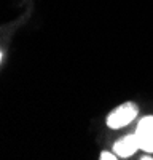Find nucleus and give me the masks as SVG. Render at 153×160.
Listing matches in <instances>:
<instances>
[{
	"instance_id": "4",
	"label": "nucleus",
	"mask_w": 153,
	"mask_h": 160,
	"mask_svg": "<svg viewBox=\"0 0 153 160\" xmlns=\"http://www.w3.org/2000/svg\"><path fill=\"white\" fill-rule=\"evenodd\" d=\"M115 154V152H113ZM112 152H107V151H104V152H100V155H99V158L100 160H115V158H118V157H115Z\"/></svg>"
},
{
	"instance_id": "2",
	"label": "nucleus",
	"mask_w": 153,
	"mask_h": 160,
	"mask_svg": "<svg viewBox=\"0 0 153 160\" xmlns=\"http://www.w3.org/2000/svg\"><path fill=\"white\" fill-rule=\"evenodd\" d=\"M136 136L139 139V148L145 152L153 154V115H145L139 120Z\"/></svg>"
},
{
	"instance_id": "1",
	"label": "nucleus",
	"mask_w": 153,
	"mask_h": 160,
	"mask_svg": "<svg viewBox=\"0 0 153 160\" xmlns=\"http://www.w3.org/2000/svg\"><path fill=\"white\" fill-rule=\"evenodd\" d=\"M137 106L134 102H123L115 111H112L107 117V127L112 130H118L129 125L137 117Z\"/></svg>"
},
{
	"instance_id": "3",
	"label": "nucleus",
	"mask_w": 153,
	"mask_h": 160,
	"mask_svg": "<svg viewBox=\"0 0 153 160\" xmlns=\"http://www.w3.org/2000/svg\"><path fill=\"white\" fill-rule=\"evenodd\" d=\"M140 149L139 148V139L136 136V133H132V135H126L123 136L121 139H118L117 142L113 144V152L115 155L118 157H131L132 154H136V151Z\"/></svg>"
},
{
	"instance_id": "5",
	"label": "nucleus",
	"mask_w": 153,
	"mask_h": 160,
	"mask_svg": "<svg viewBox=\"0 0 153 160\" xmlns=\"http://www.w3.org/2000/svg\"><path fill=\"white\" fill-rule=\"evenodd\" d=\"M142 160H150V158H153V157H150V155H144V157H140Z\"/></svg>"
},
{
	"instance_id": "6",
	"label": "nucleus",
	"mask_w": 153,
	"mask_h": 160,
	"mask_svg": "<svg viewBox=\"0 0 153 160\" xmlns=\"http://www.w3.org/2000/svg\"><path fill=\"white\" fill-rule=\"evenodd\" d=\"M0 61H2V51H0Z\"/></svg>"
}]
</instances>
